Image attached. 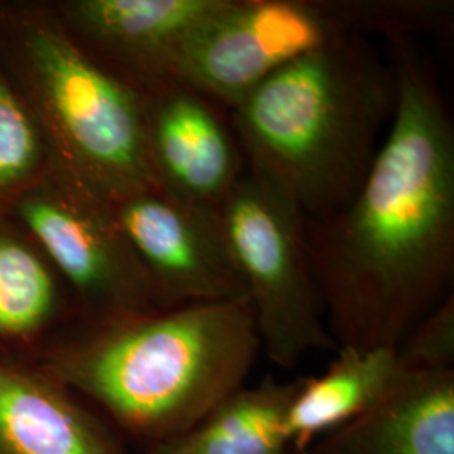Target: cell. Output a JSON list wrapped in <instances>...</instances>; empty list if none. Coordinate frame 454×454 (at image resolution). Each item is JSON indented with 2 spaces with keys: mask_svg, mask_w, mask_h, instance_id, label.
Returning <instances> with one entry per match:
<instances>
[{
  "mask_svg": "<svg viewBox=\"0 0 454 454\" xmlns=\"http://www.w3.org/2000/svg\"><path fill=\"white\" fill-rule=\"evenodd\" d=\"M300 379L232 392L192 427L152 444L148 454H292L283 422Z\"/></svg>",
  "mask_w": 454,
  "mask_h": 454,
  "instance_id": "obj_13",
  "label": "cell"
},
{
  "mask_svg": "<svg viewBox=\"0 0 454 454\" xmlns=\"http://www.w3.org/2000/svg\"><path fill=\"white\" fill-rule=\"evenodd\" d=\"M146 145L163 191L217 212L247 172L236 133L217 103L179 84L145 99Z\"/></svg>",
  "mask_w": 454,
  "mask_h": 454,
  "instance_id": "obj_8",
  "label": "cell"
},
{
  "mask_svg": "<svg viewBox=\"0 0 454 454\" xmlns=\"http://www.w3.org/2000/svg\"><path fill=\"white\" fill-rule=\"evenodd\" d=\"M0 454H121L65 394L0 367Z\"/></svg>",
  "mask_w": 454,
  "mask_h": 454,
  "instance_id": "obj_12",
  "label": "cell"
},
{
  "mask_svg": "<svg viewBox=\"0 0 454 454\" xmlns=\"http://www.w3.org/2000/svg\"><path fill=\"white\" fill-rule=\"evenodd\" d=\"M260 350L249 303H191L114 318L66 375L152 446L246 386Z\"/></svg>",
  "mask_w": 454,
  "mask_h": 454,
  "instance_id": "obj_3",
  "label": "cell"
},
{
  "mask_svg": "<svg viewBox=\"0 0 454 454\" xmlns=\"http://www.w3.org/2000/svg\"><path fill=\"white\" fill-rule=\"evenodd\" d=\"M54 307V283L31 251L0 243V332L26 333Z\"/></svg>",
  "mask_w": 454,
  "mask_h": 454,
  "instance_id": "obj_14",
  "label": "cell"
},
{
  "mask_svg": "<svg viewBox=\"0 0 454 454\" xmlns=\"http://www.w3.org/2000/svg\"><path fill=\"white\" fill-rule=\"evenodd\" d=\"M404 371L454 369V296L450 294L416 325L397 348Z\"/></svg>",
  "mask_w": 454,
  "mask_h": 454,
  "instance_id": "obj_15",
  "label": "cell"
},
{
  "mask_svg": "<svg viewBox=\"0 0 454 454\" xmlns=\"http://www.w3.org/2000/svg\"><path fill=\"white\" fill-rule=\"evenodd\" d=\"M243 279L261 348L281 369L311 352H337L305 243V219L290 199L246 172L217 209Z\"/></svg>",
  "mask_w": 454,
  "mask_h": 454,
  "instance_id": "obj_5",
  "label": "cell"
},
{
  "mask_svg": "<svg viewBox=\"0 0 454 454\" xmlns=\"http://www.w3.org/2000/svg\"><path fill=\"white\" fill-rule=\"evenodd\" d=\"M397 105L367 177L340 211L305 221V243L339 347L397 350L454 278V125L434 76L387 39Z\"/></svg>",
  "mask_w": 454,
  "mask_h": 454,
  "instance_id": "obj_1",
  "label": "cell"
},
{
  "mask_svg": "<svg viewBox=\"0 0 454 454\" xmlns=\"http://www.w3.org/2000/svg\"><path fill=\"white\" fill-rule=\"evenodd\" d=\"M35 162V135L17 98L0 78V185L22 179Z\"/></svg>",
  "mask_w": 454,
  "mask_h": 454,
  "instance_id": "obj_16",
  "label": "cell"
},
{
  "mask_svg": "<svg viewBox=\"0 0 454 454\" xmlns=\"http://www.w3.org/2000/svg\"><path fill=\"white\" fill-rule=\"evenodd\" d=\"M328 369L301 377L285 414L292 454H305L320 439L356 421L382 397L401 372L397 350L339 347Z\"/></svg>",
  "mask_w": 454,
  "mask_h": 454,
  "instance_id": "obj_11",
  "label": "cell"
},
{
  "mask_svg": "<svg viewBox=\"0 0 454 454\" xmlns=\"http://www.w3.org/2000/svg\"><path fill=\"white\" fill-rule=\"evenodd\" d=\"M395 105L394 66L356 35L276 71L229 108V121L247 170L313 221L357 194Z\"/></svg>",
  "mask_w": 454,
  "mask_h": 454,
  "instance_id": "obj_2",
  "label": "cell"
},
{
  "mask_svg": "<svg viewBox=\"0 0 454 454\" xmlns=\"http://www.w3.org/2000/svg\"><path fill=\"white\" fill-rule=\"evenodd\" d=\"M224 0H82L73 7L86 34L130 59L155 86L170 84V67L191 35Z\"/></svg>",
  "mask_w": 454,
  "mask_h": 454,
  "instance_id": "obj_10",
  "label": "cell"
},
{
  "mask_svg": "<svg viewBox=\"0 0 454 454\" xmlns=\"http://www.w3.org/2000/svg\"><path fill=\"white\" fill-rule=\"evenodd\" d=\"M33 54L49 110L82 184L112 204L159 189L140 93L58 31L37 34Z\"/></svg>",
  "mask_w": 454,
  "mask_h": 454,
  "instance_id": "obj_6",
  "label": "cell"
},
{
  "mask_svg": "<svg viewBox=\"0 0 454 454\" xmlns=\"http://www.w3.org/2000/svg\"><path fill=\"white\" fill-rule=\"evenodd\" d=\"M446 0H224L170 67V82L232 108L294 61L343 39L407 37L451 20Z\"/></svg>",
  "mask_w": 454,
  "mask_h": 454,
  "instance_id": "obj_4",
  "label": "cell"
},
{
  "mask_svg": "<svg viewBox=\"0 0 454 454\" xmlns=\"http://www.w3.org/2000/svg\"><path fill=\"white\" fill-rule=\"evenodd\" d=\"M114 207L162 309L191 303H247L217 212L197 209L162 187L130 195Z\"/></svg>",
  "mask_w": 454,
  "mask_h": 454,
  "instance_id": "obj_7",
  "label": "cell"
},
{
  "mask_svg": "<svg viewBox=\"0 0 454 454\" xmlns=\"http://www.w3.org/2000/svg\"><path fill=\"white\" fill-rule=\"evenodd\" d=\"M305 454H454V369H401L371 409Z\"/></svg>",
  "mask_w": 454,
  "mask_h": 454,
  "instance_id": "obj_9",
  "label": "cell"
}]
</instances>
